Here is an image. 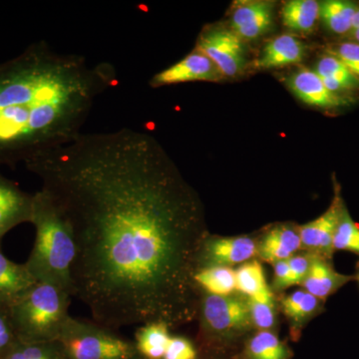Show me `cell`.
Here are the masks:
<instances>
[{"instance_id":"2e32d148","label":"cell","mask_w":359,"mask_h":359,"mask_svg":"<svg viewBox=\"0 0 359 359\" xmlns=\"http://www.w3.org/2000/svg\"><path fill=\"white\" fill-rule=\"evenodd\" d=\"M37 283L25 264H16L0 249V306H13Z\"/></svg>"},{"instance_id":"ffe728a7","label":"cell","mask_w":359,"mask_h":359,"mask_svg":"<svg viewBox=\"0 0 359 359\" xmlns=\"http://www.w3.org/2000/svg\"><path fill=\"white\" fill-rule=\"evenodd\" d=\"M282 20L294 32L311 33L320 21V2L316 0H290L283 4Z\"/></svg>"},{"instance_id":"cb8c5ba5","label":"cell","mask_w":359,"mask_h":359,"mask_svg":"<svg viewBox=\"0 0 359 359\" xmlns=\"http://www.w3.org/2000/svg\"><path fill=\"white\" fill-rule=\"evenodd\" d=\"M237 290L248 297L266 292L269 289L263 266L257 261L248 262L236 271Z\"/></svg>"},{"instance_id":"ba28073f","label":"cell","mask_w":359,"mask_h":359,"mask_svg":"<svg viewBox=\"0 0 359 359\" xmlns=\"http://www.w3.org/2000/svg\"><path fill=\"white\" fill-rule=\"evenodd\" d=\"M202 316L207 330L221 334L245 330L252 323L247 302L229 295H205L203 299Z\"/></svg>"},{"instance_id":"9c48e42d","label":"cell","mask_w":359,"mask_h":359,"mask_svg":"<svg viewBox=\"0 0 359 359\" xmlns=\"http://www.w3.org/2000/svg\"><path fill=\"white\" fill-rule=\"evenodd\" d=\"M223 74L216 65L199 49H194L176 65L156 74L150 81L151 86L185 83L192 81L219 82Z\"/></svg>"},{"instance_id":"30bf717a","label":"cell","mask_w":359,"mask_h":359,"mask_svg":"<svg viewBox=\"0 0 359 359\" xmlns=\"http://www.w3.org/2000/svg\"><path fill=\"white\" fill-rule=\"evenodd\" d=\"M275 4L264 0L240 1L231 14L230 29L244 41L256 40L269 32Z\"/></svg>"},{"instance_id":"7402d4cb","label":"cell","mask_w":359,"mask_h":359,"mask_svg":"<svg viewBox=\"0 0 359 359\" xmlns=\"http://www.w3.org/2000/svg\"><path fill=\"white\" fill-rule=\"evenodd\" d=\"M193 282L211 295L228 297L237 290L236 271L229 266H204L195 269Z\"/></svg>"},{"instance_id":"9a60e30c","label":"cell","mask_w":359,"mask_h":359,"mask_svg":"<svg viewBox=\"0 0 359 359\" xmlns=\"http://www.w3.org/2000/svg\"><path fill=\"white\" fill-rule=\"evenodd\" d=\"M306 46L297 37L283 34L269 40L257 60L259 69H275L297 65L304 60Z\"/></svg>"},{"instance_id":"5bb4252c","label":"cell","mask_w":359,"mask_h":359,"mask_svg":"<svg viewBox=\"0 0 359 359\" xmlns=\"http://www.w3.org/2000/svg\"><path fill=\"white\" fill-rule=\"evenodd\" d=\"M355 280V276L344 275L335 271L330 259L314 257L313 264L302 285L304 290L325 302L342 287Z\"/></svg>"},{"instance_id":"e575fe53","label":"cell","mask_w":359,"mask_h":359,"mask_svg":"<svg viewBox=\"0 0 359 359\" xmlns=\"http://www.w3.org/2000/svg\"><path fill=\"white\" fill-rule=\"evenodd\" d=\"M359 27V7L358 11H356L355 15H354L353 23V28Z\"/></svg>"},{"instance_id":"277c9868","label":"cell","mask_w":359,"mask_h":359,"mask_svg":"<svg viewBox=\"0 0 359 359\" xmlns=\"http://www.w3.org/2000/svg\"><path fill=\"white\" fill-rule=\"evenodd\" d=\"M71 297L57 285L37 282L7 308L20 341H57L71 318Z\"/></svg>"},{"instance_id":"6da1fadb","label":"cell","mask_w":359,"mask_h":359,"mask_svg":"<svg viewBox=\"0 0 359 359\" xmlns=\"http://www.w3.org/2000/svg\"><path fill=\"white\" fill-rule=\"evenodd\" d=\"M69 226L73 297L111 330L190 316L200 203L152 135L80 133L26 161Z\"/></svg>"},{"instance_id":"8992f818","label":"cell","mask_w":359,"mask_h":359,"mask_svg":"<svg viewBox=\"0 0 359 359\" xmlns=\"http://www.w3.org/2000/svg\"><path fill=\"white\" fill-rule=\"evenodd\" d=\"M196 48L211 59L224 77L238 76L245 69L247 63L245 41L228 28L217 25L205 28L198 39Z\"/></svg>"},{"instance_id":"d6986e66","label":"cell","mask_w":359,"mask_h":359,"mask_svg":"<svg viewBox=\"0 0 359 359\" xmlns=\"http://www.w3.org/2000/svg\"><path fill=\"white\" fill-rule=\"evenodd\" d=\"M170 339L169 325L152 321L137 330L134 344L142 359H163Z\"/></svg>"},{"instance_id":"484cf974","label":"cell","mask_w":359,"mask_h":359,"mask_svg":"<svg viewBox=\"0 0 359 359\" xmlns=\"http://www.w3.org/2000/svg\"><path fill=\"white\" fill-rule=\"evenodd\" d=\"M248 353L250 359H287L283 342L269 330H262L250 339Z\"/></svg>"},{"instance_id":"d4e9b609","label":"cell","mask_w":359,"mask_h":359,"mask_svg":"<svg viewBox=\"0 0 359 359\" xmlns=\"http://www.w3.org/2000/svg\"><path fill=\"white\" fill-rule=\"evenodd\" d=\"M2 359H68V358L59 341H20Z\"/></svg>"},{"instance_id":"f1b7e54d","label":"cell","mask_w":359,"mask_h":359,"mask_svg":"<svg viewBox=\"0 0 359 359\" xmlns=\"http://www.w3.org/2000/svg\"><path fill=\"white\" fill-rule=\"evenodd\" d=\"M327 53L341 61L347 69L359 79V44L344 40L339 43L330 45Z\"/></svg>"},{"instance_id":"4dcf8cb0","label":"cell","mask_w":359,"mask_h":359,"mask_svg":"<svg viewBox=\"0 0 359 359\" xmlns=\"http://www.w3.org/2000/svg\"><path fill=\"white\" fill-rule=\"evenodd\" d=\"M314 257L316 255L309 252V254L299 255V256H292L289 259L290 275L287 283H285V289L292 287V285H302L304 278L308 276Z\"/></svg>"},{"instance_id":"52a82bcc","label":"cell","mask_w":359,"mask_h":359,"mask_svg":"<svg viewBox=\"0 0 359 359\" xmlns=\"http://www.w3.org/2000/svg\"><path fill=\"white\" fill-rule=\"evenodd\" d=\"M344 207L346 204L337 187L334 199L327 211L299 229L302 247L306 248L311 254L332 261L334 252L332 242Z\"/></svg>"},{"instance_id":"5b68a950","label":"cell","mask_w":359,"mask_h":359,"mask_svg":"<svg viewBox=\"0 0 359 359\" xmlns=\"http://www.w3.org/2000/svg\"><path fill=\"white\" fill-rule=\"evenodd\" d=\"M57 341L68 359H142L133 341L96 321L71 316Z\"/></svg>"},{"instance_id":"44dd1931","label":"cell","mask_w":359,"mask_h":359,"mask_svg":"<svg viewBox=\"0 0 359 359\" xmlns=\"http://www.w3.org/2000/svg\"><path fill=\"white\" fill-rule=\"evenodd\" d=\"M358 4L346 0H325L320 2V20L334 34H348L353 29Z\"/></svg>"},{"instance_id":"3957f363","label":"cell","mask_w":359,"mask_h":359,"mask_svg":"<svg viewBox=\"0 0 359 359\" xmlns=\"http://www.w3.org/2000/svg\"><path fill=\"white\" fill-rule=\"evenodd\" d=\"M30 223L35 242L25 264L37 282L57 285L73 297L72 266L76 247L69 226L41 189L33 194Z\"/></svg>"},{"instance_id":"603a6c76","label":"cell","mask_w":359,"mask_h":359,"mask_svg":"<svg viewBox=\"0 0 359 359\" xmlns=\"http://www.w3.org/2000/svg\"><path fill=\"white\" fill-rule=\"evenodd\" d=\"M323 301L306 290H297L282 299L283 313L292 321L294 327L304 325L311 316L318 313Z\"/></svg>"},{"instance_id":"f546056e","label":"cell","mask_w":359,"mask_h":359,"mask_svg":"<svg viewBox=\"0 0 359 359\" xmlns=\"http://www.w3.org/2000/svg\"><path fill=\"white\" fill-rule=\"evenodd\" d=\"M20 342V340L11 323L8 309L0 306V359L11 353Z\"/></svg>"},{"instance_id":"ac0fdd59","label":"cell","mask_w":359,"mask_h":359,"mask_svg":"<svg viewBox=\"0 0 359 359\" xmlns=\"http://www.w3.org/2000/svg\"><path fill=\"white\" fill-rule=\"evenodd\" d=\"M314 71L332 93L341 96L344 92L359 88V79L354 76L341 61L332 54H325L318 59Z\"/></svg>"},{"instance_id":"83f0119b","label":"cell","mask_w":359,"mask_h":359,"mask_svg":"<svg viewBox=\"0 0 359 359\" xmlns=\"http://www.w3.org/2000/svg\"><path fill=\"white\" fill-rule=\"evenodd\" d=\"M332 245H334V252L346 250L359 257V226L351 218L347 211L346 205L342 211L339 223L337 224Z\"/></svg>"},{"instance_id":"836d02e7","label":"cell","mask_w":359,"mask_h":359,"mask_svg":"<svg viewBox=\"0 0 359 359\" xmlns=\"http://www.w3.org/2000/svg\"><path fill=\"white\" fill-rule=\"evenodd\" d=\"M344 39H346V41H351L354 42V43L359 44V27L351 29V32L344 36Z\"/></svg>"},{"instance_id":"d6a6232c","label":"cell","mask_w":359,"mask_h":359,"mask_svg":"<svg viewBox=\"0 0 359 359\" xmlns=\"http://www.w3.org/2000/svg\"><path fill=\"white\" fill-rule=\"evenodd\" d=\"M275 268V278H273V287L276 290L285 289V283L290 275L289 259L280 261L273 264Z\"/></svg>"},{"instance_id":"4fadbf2b","label":"cell","mask_w":359,"mask_h":359,"mask_svg":"<svg viewBox=\"0 0 359 359\" xmlns=\"http://www.w3.org/2000/svg\"><path fill=\"white\" fill-rule=\"evenodd\" d=\"M257 252L256 243L248 237L212 238L203 245L202 261L205 266H229L245 263Z\"/></svg>"},{"instance_id":"4316f807","label":"cell","mask_w":359,"mask_h":359,"mask_svg":"<svg viewBox=\"0 0 359 359\" xmlns=\"http://www.w3.org/2000/svg\"><path fill=\"white\" fill-rule=\"evenodd\" d=\"M249 306L252 323L261 330H268L275 325V299L271 290L249 297Z\"/></svg>"},{"instance_id":"d590c367","label":"cell","mask_w":359,"mask_h":359,"mask_svg":"<svg viewBox=\"0 0 359 359\" xmlns=\"http://www.w3.org/2000/svg\"><path fill=\"white\" fill-rule=\"evenodd\" d=\"M354 276H355V280H358L359 283V263L358 264V271H356V275Z\"/></svg>"},{"instance_id":"1f68e13d","label":"cell","mask_w":359,"mask_h":359,"mask_svg":"<svg viewBox=\"0 0 359 359\" xmlns=\"http://www.w3.org/2000/svg\"><path fill=\"white\" fill-rule=\"evenodd\" d=\"M197 351L190 340L182 337H171L163 359H196Z\"/></svg>"},{"instance_id":"7c38bea8","label":"cell","mask_w":359,"mask_h":359,"mask_svg":"<svg viewBox=\"0 0 359 359\" xmlns=\"http://www.w3.org/2000/svg\"><path fill=\"white\" fill-rule=\"evenodd\" d=\"M290 91L302 102L321 109H332L344 104V97L335 95L327 88L313 69L302 68L287 78Z\"/></svg>"},{"instance_id":"7a4b0ae2","label":"cell","mask_w":359,"mask_h":359,"mask_svg":"<svg viewBox=\"0 0 359 359\" xmlns=\"http://www.w3.org/2000/svg\"><path fill=\"white\" fill-rule=\"evenodd\" d=\"M116 82L109 63L60 53L45 41L0 63V166L82 133L97 99Z\"/></svg>"},{"instance_id":"8fae6325","label":"cell","mask_w":359,"mask_h":359,"mask_svg":"<svg viewBox=\"0 0 359 359\" xmlns=\"http://www.w3.org/2000/svg\"><path fill=\"white\" fill-rule=\"evenodd\" d=\"M33 195L0 174V240L23 223H30Z\"/></svg>"},{"instance_id":"e0dca14e","label":"cell","mask_w":359,"mask_h":359,"mask_svg":"<svg viewBox=\"0 0 359 359\" xmlns=\"http://www.w3.org/2000/svg\"><path fill=\"white\" fill-rule=\"evenodd\" d=\"M302 248L299 231L287 226H276L264 236L257 247V252L264 262L276 264L292 257Z\"/></svg>"}]
</instances>
